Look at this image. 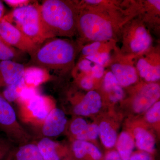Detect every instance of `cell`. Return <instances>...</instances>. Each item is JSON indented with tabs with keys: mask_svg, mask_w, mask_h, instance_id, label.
<instances>
[{
	"mask_svg": "<svg viewBox=\"0 0 160 160\" xmlns=\"http://www.w3.org/2000/svg\"><path fill=\"white\" fill-rule=\"evenodd\" d=\"M14 56V49L0 38V61L12 60Z\"/></svg>",
	"mask_w": 160,
	"mask_h": 160,
	"instance_id": "24",
	"label": "cell"
},
{
	"mask_svg": "<svg viewBox=\"0 0 160 160\" xmlns=\"http://www.w3.org/2000/svg\"><path fill=\"white\" fill-rule=\"evenodd\" d=\"M16 119L15 112L5 99L0 96V124L9 126Z\"/></svg>",
	"mask_w": 160,
	"mask_h": 160,
	"instance_id": "19",
	"label": "cell"
},
{
	"mask_svg": "<svg viewBox=\"0 0 160 160\" xmlns=\"http://www.w3.org/2000/svg\"><path fill=\"white\" fill-rule=\"evenodd\" d=\"M149 2L150 3H151L152 5H153L154 6H155L156 8L158 9V10H160V1L159 0H150L149 1Z\"/></svg>",
	"mask_w": 160,
	"mask_h": 160,
	"instance_id": "37",
	"label": "cell"
},
{
	"mask_svg": "<svg viewBox=\"0 0 160 160\" xmlns=\"http://www.w3.org/2000/svg\"><path fill=\"white\" fill-rule=\"evenodd\" d=\"M24 85L25 81L23 78L16 82L8 85L3 92L4 97L9 102H14L19 97L20 92L18 91V90L24 88Z\"/></svg>",
	"mask_w": 160,
	"mask_h": 160,
	"instance_id": "22",
	"label": "cell"
},
{
	"mask_svg": "<svg viewBox=\"0 0 160 160\" xmlns=\"http://www.w3.org/2000/svg\"><path fill=\"white\" fill-rule=\"evenodd\" d=\"M105 90L110 93L109 99L111 102H116L122 99L124 92L112 72H107L104 81Z\"/></svg>",
	"mask_w": 160,
	"mask_h": 160,
	"instance_id": "12",
	"label": "cell"
},
{
	"mask_svg": "<svg viewBox=\"0 0 160 160\" xmlns=\"http://www.w3.org/2000/svg\"><path fill=\"white\" fill-rule=\"evenodd\" d=\"M28 108L34 116L40 119H45L49 114L46 100L44 97L38 95L29 100Z\"/></svg>",
	"mask_w": 160,
	"mask_h": 160,
	"instance_id": "17",
	"label": "cell"
},
{
	"mask_svg": "<svg viewBox=\"0 0 160 160\" xmlns=\"http://www.w3.org/2000/svg\"><path fill=\"white\" fill-rule=\"evenodd\" d=\"M129 160H153V159L150 153L142 151L132 154Z\"/></svg>",
	"mask_w": 160,
	"mask_h": 160,
	"instance_id": "30",
	"label": "cell"
},
{
	"mask_svg": "<svg viewBox=\"0 0 160 160\" xmlns=\"http://www.w3.org/2000/svg\"><path fill=\"white\" fill-rule=\"evenodd\" d=\"M101 46V43L99 42H95L92 43L89 46H85L82 50V52L86 56L92 55L97 53L98 49Z\"/></svg>",
	"mask_w": 160,
	"mask_h": 160,
	"instance_id": "29",
	"label": "cell"
},
{
	"mask_svg": "<svg viewBox=\"0 0 160 160\" xmlns=\"http://www.w3.org/2000/svg\"><path fill=\"white\" fill-rule=\"evenodd\" d=\"M151 38L144 27L140 26L136 30L134 38L130 42L132 51L140 52L148 49L151 45Z\"/></svg>",
	"mask_w": 160,
	"mask_h": 160,
	"instance_id": "13",
	"label": "cell"
},
{
	"mask_svg": "<svg viewBox=\"0 0 160 160\" xmlns=\"http://www.w3.org/2000/svg\"><path fill=\"white\" fill-rule=\"evenodd\" d=\"M36 95V92L33 88L24 87L20 92L19 97L24 101H29Z\"/></svg>",
	"mask_w": 160,
	"mask_h": 160,
	"instance_id": "28",
	"label": "cell"
},
{
	"mask_svg": "<svg viewBox=\"0 0 160 160\" xmlns=\"http://www.w3.org/2000/svg\"><path fill=\"white\" fill-rule=\"evenodd\" d=\"M86 58L89 61L96 63L97 65L102 66L109 61V53L106 52H97L95 54L86 56Z\"/></svg>",
	"mask_w": 160,
	"mask_h": 160,
	"instance_id": "26",
	"label": "cell"
},
{
	"mask_svg": "<svg viewBox=\"0 0 160 160\" xmlns=\"http://www.w3.org/2000/svg\"><path fill=\"white\" fill-rule=\"evenodd\" d=\"M74 56V49L65 40L56 39L46 43L36 52L34 59L40 66L52 68L71 62Z\"/></svg>",
	"mask_w": 160,
	"mask_h": 160,
	"instance_id": "2",
	"label": "cell"
},
{
	"mask_svg": "<svg viewBox=\"0 0 160 160\" xmlns=\"http://www.w3.org/2000/svg\"><path fill=\"white\" fill-rule=\"evenodd\" d=\"M79 26L84 35L89 39L96 42L106 41L112 36L110 23L98 15L86 13L80 18Z\"/></svg>",
	"mask_w": 160,
	"mask_h": 160,
	"instance_id": "4",
	"label": "cell"
},
{
	"mask_svg": "<svg viewBox=\"0 0 160 160\" xmlns=\"http://www.w3.org/2000/svg\"><path fill=\"white\" fill-rule=\"evenodd\" d=\"M137 146L143 152L150 153L153 152L155 147V141L152 135L141 127H137L133 131Z\"/></svg>",
	"mask_w": 160,
	"mask_h": 160,
	"instance_id": "11",
	"label": "cell"
},
{
	"mask_svg": "<svg viewBox=\"0 0 160 160\" xmlns=\"http://www.w3.org/2000/svg\"><path fill=\"white\" fill-rule=\"evenodd\" d=\"M67 122L66 115L61 109H54L46 118L43 126V134L46 136L55 137L61 134Z\"/></svg>",
	"mask_w": 160,
	"mask_h": 160,
	"instance_id": "7",
	"label": "cell"
},
{
	"mask_svg": "<svg viewBox=\"0 0 160 160\" xmlns=\"http://www.w3.org/2000/svg\"><path fill=\"white\" fill-rule=\"evenodd\" d=\"M5 2L11 6H18L20 5H22V6H24V4L27 3V1H24V0H6Z\"/></svg>",
	"mask_w": 160,
	"mask_h": 160,
	"instance_id": "35",
	"label": "cell"
},
{
	"mask_svg": "<svg viewBox=\"0 0 160 160\" xmlns=\"http://www.w3.org/2000/svg\"><path fill=\"white\" fill-rule=\"evenodd\" d=\"M79 68L81 70L86 72H88L91 70V64L90 61L87 59L81 61L78 65Z\"/></svg>",
	"mask_w": 160,
	"mask_h": 160,
	"instance_id": "33",
	"label": "cell"
},
{
	"mask_svg": "<svg viewBox=\"0 0 160 160\" xmlns=\"http://www.w3.org/2000/svg\"><path fill=\"white\" fill-rule=\"evenodd\" d=\"M17 160H44L37 146L29 144L21 147L16 155Z\"/></svg>",
	"mask_w": 160,
	"mask_h": 160,
	"instance_id": "20",
	"label": "cell"
},
{
	"mask_svg": "<svg viewBox=\"0 0 160 160\" xmlns=\"http://www.w3.org/2000/svg\"><path fill=\"white\" fill-rule=\"evenodd\" d=\"M140 75L148 82H155L160 79V66H152L146 60L141 59L137 63Z\"/></svg>",
	"mask_w": 160,
	"mask_h": 160,
	"instance_id": "15",
	"label": "cell"
},
{
	"mask_svg": "<svg viewBox=\"0 0 160 160\" xmlns=\"http://www.w3.org/2000/svg\"><path fill=\"white\" fill-rule=\"evenodd\" d=\"M99 135V126L96 124L87 125L86 129L77 135L78 140L86 141L95 140Z\"/></svg>",
	"mask_w": 160,
	"mask_h": 160,
	"instance_id": "23",
	"label": "cell"
},
{
	"mask_svg": "<svg viewBox=\"0 0 160 160\" xmlns=\"http://www.w3.org/2000/svg\"><path fill=\"white\" fill-rule=\"evenodd\" d=\"M81 86L84 89H90L93 86V79L92 77L86 76L83 78L81 82Z\"/></svg>",
	"mask_w": 160,
	"mask_h": 160,
	"instance_id": "32",
	"label": "cell"
},
{
	"mask_svg": "<svg viewBox=\"0 0 160 160\" xmlns=\"http://www.w3.org/2000/svg\"><path fill=\"white\" fill-rule=\"evenodd\" d=\"M4 13H5V8H4V5L2 2L0 1V22L4 18Z\"/></svg>",
	"mask_w": 160,
	"mask_h": 160,
	"instance_id": "36",
	"label": "cell"
},
{
	"mask_svg": "<svg viewBox=\"0 0 160 160\" xmlns=\"http://www.w3.org/2000/svg\"><path fill=\"white\" fill-rule=\"evenodd\" d=\"M104 160H122L116 151H111L106 154Z\"/></svg>",
	"mask_w": 160,
	"mask_h": 160,
	"instance_id": "34",
	"label": "cell"
},
{
	"mask_svg": "<svg viewBox=\"0 0 160 160\" xmlns=\"http://www.w3.org/2000/svg\"><path fill=\"white\" fill-rule=\"evenodd\" d=\"M86 2L91 3V4H98L101 2L102 1L101 0H87L86 1Z\"/></svg>",
	"mask_w": 160,
	"mask_h": 160,
	"instance_id": "38",
	"label": "cell"
},
{
	"mask_svg": "<svg viewBox=\"0 0 160 160\" xmlns=\"http://www.w3.org/2000/svg\"><path fill=\"white\" fill-rule=\"evenodd\" d=\"M147 121L150 123H154L160 121V102L159 101L155 103L150 107L146 113Z\"/></svg>",
	"mask_w": 160,
	"mask_h": 160,
	"instance_id": "25",
	"label": "cell"
},
{
	"mask_svg": "<svg viewBox=\"0 0 160 160\" xmlns=\"http://www.w3.org/2000/svg\"><path fill=\"white\" fill-rule=\"evenodd\" d=\"M87 122L85 120L81 118H78L73 121L71 125V131L73 134H79L87 127Z\"/></svg>",
	"mask_w": 160,
	"mask_h": 160,
	"instance_id": "27",
	"label": "cell"
},
{
	"mask_svg": "<svg viewBox=\"0 0 160 160\" xmlns=\"http://www.w3.org/2000/svg\"><path fill=\"white\" fill-rule=\"evenodd\" d=\"M134 147V142L132 137L127 132H122L117 144V152L122 160H129L132 154Z\"/></svg>",
	"mask_w": 160,
	"mask_h": 160,
	"instance_id": "14",
	"label": "cell"
},
{
	"mask_svg": "<svg viewBox=\"0 0 160 160\" xmlns=\"http://www.w3.org/2000/svg\"><path fill=\"white\" fill-rule=\"evenodd\" d=\"M0 38L9 46L24 51L32 52L36 49L35 43L4 18L0 22Z\"/></svg>",
	"mask_w": 160,
	"mask_h": 160,
	"instance_id": "5",
	"label": "cell"
},
{
	"mask_svg": "<svg viewBox=\"0 0 160 160\" xmlns=\"http://www.w3.org/2000/svg\"><path fill=\"white\" fill-rule=\"evenodd\" d=\"M12 18L17 28L33 42L46 39L41 23L39 8L32 5L19 6L12 11Z\"/></svg>",
	"mask_w": 160,
	"mask_h": 160,
	"instance_id": "3",
	"label": "cell"
},
{
	"mask_svg": "<svg viewBox=\"0 0 160 160\" xmlns=\"http://www.w3.org/2000/svg\"><path fill=\"white\" fill-rule=\"evenodd\" d=\"M99 135L103 145L106 148L113 147L117 140L116 132L110 124L107 122H103L99 126Z\"/></svg>",
	"mask_w": 160,
	"mask_h": 160,
	"instance_id": "16",
	"label": "cell"
},
{
	"mask_svg": "<svg viewBox=\"0 0 160 160\" xmlns=\"http://www.w3.org/2000/svg\"><path fill=\"white\" fill-rule=\"evenodd\" d=\"M38 148L44 160H60L55 149V144L48 138L41 140Z\"/></svg>",
	"mask_w": 160,
	"mask_h": 160,
	"instance_id": "18",
	"label": "cell"
},
{
	"mask_svg": "<svg viewBox=\"0 0 160 160\" xmlns=\"http://www.w3.org/2000/svg\"><path fill=\"white\" fill-rule=\"evenodd\" d=\"M46 73L43 69L38 67H32L25 69L24 81L27 84L37 86L45 80Z\"/></svg>",
	"mask_w": 160,
	"mask_h": 160,
	"instance_id": "21",
	"label": "cell"
},
{
	"mask_svg": "<svg viewBox=\"0 0 160 160\" xmlns=\"http://www.w3.org/2000/svg\"><path fill=\"white\" fill-rule=\"evenodd\" d=\"M92 76L93 77L100 78L104 74V69L102 66L96 65L91 69Z\"/></svg>",
	"mask_w": 160,
	"mask_h": 160,
	"instance_id": "31",
	"label": "cell"
},
{
	"mask_svg": "<svg viewBox=\"0 0 160 160\" xmlns=\"http://www.w3.org/2000/svg\"><path fill=\"white\" fill-rule=\"evenodd\" d=\"M73 153L76 158L83 160L89 157L90 160H101L102 152L96 146L86 141L77 140L72 146Z\"/></svg>",
	"mask_w": 160,
	"mask_h": 160,
	"instance_id": "9",
	"label": "cell"
},
{
	"mask_svg": "<svg viewBox=\"0 0 160 160\" xmlns=\"http://www.w3.org/2000/svg\"><path fill=\"white\" fill-rule=\"evenodd\" d=\"M45 38H52L72 31L75 24L72 9L60 0H46L39 8Z\"/></svg>",
	"mask_w": 160,
	"mask_h": 160,
	"instance_id": "1",
	"label": "cell"
},
{
	"mask_svg": "<svg viewBox=\"0 0 160 160\" xmlns=\"http://www.w3.org/2000/svg\"><path fill=\"white\" fill-rule=\"evenodd\" d=\"M160 96L159 85L155 83L146 85L141 89L135 98L133 110L138 113L144 112L157 102Z\"/></svg>",
	"mask_w": 160,
	"mask_h": 160,
	"instance_id": "6",
	"label": "cell"
},
{
	"mask_svg": "<svg viewBox=\"0 0 160 160\" xmlns=\"http://www.w3.org/2000/svg\"><path fill=\"white\" fill-rule=\"evenodd\" d=\"M102 106L100 95L94 91H89L74 108L76 114L81 116L89 115L99 112Z\"/></svg>",
	"mask_w": 160,
	"mask_h": 160,
	"instance_id": "8",
	"label": "cell"
},
{
	"mask_svg": "<svg viewBox=\"0 0 160 160\" xmlns=\"http://www.w3.org/2000/svg\"><path fill=\"white\" fill-rule=\"evenodd\" d=\"M112 71L120 86H130L137 81L136 71L132 66L115 64L112 66Z\"/></svg>",
	"mask_w": 160,
	"mask_h": 160,
	"instance_id": "10",
	"label": "cell"
}]
</instances>
